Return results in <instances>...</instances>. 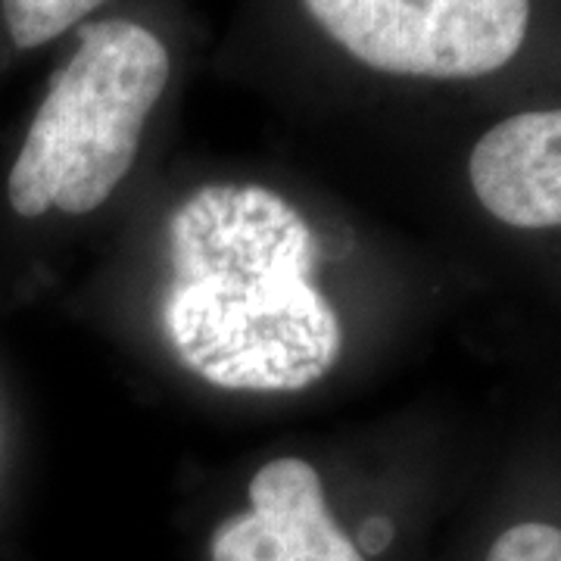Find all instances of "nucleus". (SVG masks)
Segmentation results:
<instances>
[{"label":"nucleus","mask_w":561,"mask_h":561,"mask_svg":"<svg viewBox=\"0 0 561 561\" xmlns=\"http://www.w3.org/2000/svg\"><path fill=\"white\" fill-rule=\"evenodd\" d=\"M162 331L213 387L297 393L341 359V321L312 284V228L260 184H206L169 219Z\"/></svg>","instance_id":"1"},{"label":"nucleus","mask_w":561,"mask_h":561,"mask_svg":"<svg viewBox=\"0 0 561 561\" xmlns=\"http://www.w3.org/2000/svg\"><path fill=\"white\" fill-rule=\"evenodd\" d=\"M169 69V50L138 22L81 28L79 50L50 81L7 179L10 206L22 219L50 209L84 216L113 197L135 165Z\"/></svg>","instance_id":"2"},{"label":"nucleus","mask_w":561,"mask_h":561,"mask_svg":"<svg viewBox=\"0 0 561 561\" xmlns=\"http://www.w3.org/2000/svg\"><path fill=\"white\" fill-rule=\"evenodd\" d=\"M356 60L419 79H478L522 50L530 0H302Z\"/></svg>","instance_id":"3"},{"label":"nucleus","mask_w":561,"mask_h":561,"mask_svg":"<svg viewBox=\"0 0 561 561\" xmlns=\"http://www.w3.org/2000/svg\"><path fill=\"white\" fill-rule=\"evenodd\" d=\"M206 561H368L356 534L331 512L321 474L306 459L280 456L247 486V508L221 518Z\"/></svg>","instance_id":"4"},{"label":"nucleus","mask_w":561,"mask_h":561,"mask_svg":"<svg viewBox=\"0 0 561 561\" xmlns=\"http://www.w3.org/2000/svg\"><path fill=\"white\" fill-rule=\"evenodd\" d=\"M481 206L512 228L561 225V110H534L493 125L468 160Z\"/></svg>","instance_id":"5"},{"label":"nucleus","mask_w":561,"mask_h":561,"mask_svg":"<svg viewBox=\"0 0 561 561\" xmlns=\"http://www.w3.org/2000/svg\"><path fill=\"white\" fill-rule=\"evenodd\" d=\"M101 3L103 0H3V20L13 44L28 50L62 35Z\"/></svg>","instance_id":"6"},{"label":"nucleus","mask_w":561,"mask_h":561,"mask_svg":"<svg viewBox=\"0 0 561 561\" xmlns=\"http://www.w3.org/2000/svg\"><path fill=\"white\" fill-rule=\"evenodd\" d=\"M483 561H561V527L552 522H518L500 530Z\"/></svg>","instance_id":"7"}]
</instances>
